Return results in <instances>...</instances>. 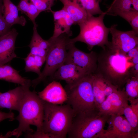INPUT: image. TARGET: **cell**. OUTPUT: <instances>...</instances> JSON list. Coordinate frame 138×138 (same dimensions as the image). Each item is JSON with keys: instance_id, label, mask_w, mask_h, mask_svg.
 I'll return each mask as SVG.
<instances>
[{"instance_id": "obj_1", "label": "cell", "mask_w": 138, "mask_h": 138, "mask_svg": "<svg viewBox=\"0 0 138 138\" xmlns=\"http://www.w3.org/2000/svg\"><path fill=\"white\" fill-rule=\"evenodd\" d=\"M134 65L127 54L106 47L98 54L95 73L121 89L131 76L130 70Z\"/></svg>"}, {"instance_id": "obj_2", "label": "cell", "mask_w": 138, "mask_h": 138, "mask_svg": "<svg viewBox=\"0 0 138 138\" xmlns=\"http://www.w3.org/2000/svg\"><path fill=\"white\" fill-rule=\"evenodd\" d=\"M44 104V101L39 97L37 93L34 90L31 91L29 90L18 111L19 115L14 119L19 121L18 127L8 132L4 137L15 136L18 138L24 133L26 134L33 133L34 131L30 128L31 125L37 127L36 131L43 132Z\"/></svg>"}, {"instance_id": "obj_3", "label": "cell", "mask_w": 138, "mask_h": 138, "mask_svg": "<svg viewBox=\"0 0 138 138\" xmlns=\"http://www.w3.org/2000/svg\"><path fill=\"white\" fill-rule=\"evenodd\" d=\"M44 101L43 132L51 138H65L75 113L67 103L60 105Z\"/></svg>"}, {"instance_id": "obj_4", "label": "cell", "mask_w": 138, "mask_h": 138, "mask_svg": "<svg viewBox=\"0 0 138 138\" xmlns=\"http://www.w3.org/2000/svg\"><path fill=\"white\" fill-rule=\"evenodd\" d=\"M110 116L101 113L97 107L77 113L74 117L67 137L99 138Z\"/></svg>"}, {"instance_id": "obj_5", "label": "cell", "mask_w": 138, "mask_h": 138, "mask_svg": "<svg viewBox=\"0 0 138 138\" xmlns=\"http://www.w3.org/2000/svg\"><path fill=\"white\" fill-rule=\"evenodd\" d=\"M106 15L104 12L98 17L88 16L85 20L78 24L80 29L79 34L74 38H69L68 43L75 44L77 42H84L87 45L89 51L96 46L102 49L108 46L110 42L108 39L109 28L106 27L103 22Z\"/></svg>"}, {"instance_id": "obj_6", "label": "cell", "mask_w": 138, "mask_h": 138, "mask_svg": "<svg viewBox=\"0 0 138 138\" xmlns=\"http://www.w3.org/2000/svg\"><path fill=\"white\" fill-rule=\"evenodd\" d=\"M92 74L84 76L65 86L67 98L66 102L75 114L97 107L93 91Z\"/></svg>"}, {"instance_id": "obj_7", "label": "cell", "mask_w": 138, "mask_h": 138, "mask_svg": "<svg viewBox=\"0 0 138 138\" xmlns=\"http://www.w3.org/2000/svg\"><path fill=\"white\" fill-rule=\"evenodd\" d=\"M70 36L63 33L48 40L50 46L46 57L45 65L40 74L31 81V86L33 88L48 77L50 78L63 63L67 54V42Z\"/></svg>"}, {"instance_id": "obj_8", "label": "cell", "mask_w": 138, "mask_h": 138, "mask_svg": "<svg viewBox=\"0 0 138 138\" xmlns=\"http://www.w3.org/2000/svg\"><path fill=\"white\" fill-rule=\"evenodd\" d=\"M67 52L63 63H71L75 65L87 75L94 74L97 67L98 54L91 51L84 52L77 48L74 44L67 43Z\"/></svg>"}, {"instance_id": "obj_9", "label": "cell", "mask_w": 138, "mask_h": 138, "mask_svg": "<svg viewBox=\"0 0 138 138\" xmlns=\"http://www.w3.org/2000/svg\"><path fill=\"white\" fill-rule=\"evenodd\" d=\"M107 123L109 127L104 130L99 138H138V132L133 129L122 115L111 116Z\"/></svg>"}, {"instance_id": "obj_10", "label": "cell", "mask_w": 138, "mask_h": 138, "mask_svg": "<svg viewBox=\"0 0 138 138\" xmlns=\"http://www.w3.org/2000/svg\"><path fill=\"white\" fill-rule=\"evenodd\" d=\"M114 24L109 28L112 40L108 47L127 54L131 49L138 45V35L132 30L122 31L118 30Z\"/></svg>"}, {"instance_id": "obj_11", "label": "cell", "mask_w": 138, "mask_h": 138, "mask_svg": "<svg viewBox=\"0 0 138 138\" xmlns=\"http://www.w3.org/2000/svg\"><path fill=\"white\" fill-rule=\"evenodd\" d=\"M31 83L20 85L7 92L0 94V108H6L10 111H18Z\"/></svg>"}, {"instance_id": "obj_12", "label": "cell", "mask_w": 138, "mask_h": 138, "mask_svg": "<svg viewBox=\"0 0 138 138\" xmlns=\"http://www.w3.org/2000/svg\"><path fill=\"white\" fill-rule=\"evenodd\" d=\"M37 93L42 100L53 104H63L67 100V96L64 88L56 81H52L43 90Z\"/></svg>"}, {"instance_id": "obj_13", "label": "cell", "mask_w": 138, "mask_h": 138, "mask_svg": "<svg viewBox=\"0 0 138 138\" xmlns=\"http://www.w3.org/2000/svg\"><path fill=\"white\" fill-rule=\"evenodd\" d=\"M18 33L13 28L0 38V65L7 64L17 57L15 44Z\"/></svg>"}, {"instance_id": "obj_14", "label": "cell", "mask_w": 138, "mask_h": 138, "mask_svg": "<svg viewBox=\"0 0 138 138\" xmlns=\"http://www.w3.org/2000/svg\"><path fill=\"white\" fill-rule=\"evenodd\" d=\"M87 75H89L73 64L63 63L50 78L52 81L64 80L67 84H69Z\"/></svg>"}, {"instance_id": "obj_15", "label": "cell", "mask_w": 138, "mask_h": 138, "mask_svg": "<svg viewBox=\"0 0 138 138\" xmlns=\"http://www.w3.org/2000/svg\"><path fill=\"white\" fill-rule=\"evenodd\" d=\"M50 12L53 14L54 24L53 34L51 38H56L63 33L71 36L72 33L71 28L74 23L68 13L63 8L58 11L51 10Z\"/></svg>"}, {"instance_id": "obj_16", "label": "cell", "mask_w": 138, "mask_h": 138, "mask_svg": "<svg viewBox=\"0 0 138 138\" xmlns=\"http://www.w3.org/2000/svg\"><path fill=\"white\" fill-rule=\"evenodd\" d=\"M3 1V9L2 16L6 22L12 26L16 24L24 26L27 21L24 16H19L17 6L10 0Z\"/></svg>"}, {"instance_id": "obj_17", "label": "cell", "mask_w": 138, "mask_h": 138, "mask_svg": "<svg viewBox=\"0 0 138 138\" xmlns=\"http://www.w3.org/2000/svg\"><path fill=\"white\" fill-rule=\"evenodd\" d=\"M38 25L33 26V33L28 46L30 48V53L46 58L49 50L50 43L48 40L43 39L37 30Z\"/></svg>"}, {"instance_id": "obj_18", "label": "cell", "mask_w": 138, "mask_h": 138, "mask_svg": "<svg viewBox=\"0 0 138 138\" xmlns=\"http://www.w3.org/2000/svg\"><path fill=\"white\" fill-rule=\"evenodd\" d=\"M106 99L111 107L112 115H123L124 109L129 105L128 98L123 90L118 89L107 97Z\"/></svg>"}, {"instance_id": "obj_19", "label": "cell", "mask_w": 138, "mask_h": 138, "mask_svg": "<svg viewBox=\"0 0 138 138\" xmlns=\"http://www.w3.org/2000/svg\"><path fill=\"white\" fill-rule=\"evenodd\" d=\"M63 4V8L69 14L74 24H78L85 20L88 16L75 0H59Z\"/></svg>"}, {"instance_id": "obj_20", "label": "cell", "mask_w": 138, "mask_h": 138, "mask_svg": "<svg viewBox=\"0 0 138 138\" xmlns=\"http://www.w3.org/2000/svg\"><path fill=\"white\" fill-rule=\"evenodd\" d=\"M17 71L9 65H0V79L20 85H25L31 83V81L22 77Z\"/></svg>"}, {"instance_id": "obj_21", "label": "cell", "mask_w": 138, "mask_h": 138, "mask_svg": "<svg viewBox=\"0 0 138 138\" xmlns=\"http://www.w3.org/2000/svg\"><path fill=\"white\" fill-rule=\"evenodd\" d=\"M92 78L93 89L95 105L98 108L106 98L104 92L109 82L95 73L92 74Z\"/></svg>"}, {"instance_id": "obj_22", "label": "cell", "mask_w": 138, "mask_h": 138, "mask_svg": "<svg viewBox=\"0 0 138 138\" xmlns=\"http://www.w3.org/2000/svg\"><path fill=\"white\" fill-rule=\"evenodd\" d=\"M106 14L115 16L118 12L131 10H138V0H113L107 7Z\"/></svg>"}, {"instance_id": "obj_23", "label": "cell", "mask_w": 138, "mask_h": 138, "mask_svg": "<svg viewBox=\"0 0 138 138\" xmlns=\"http://www.w3.org/2000/svg\"><path fill=\"white\" fill-rule=\"evenodd\" d=\"M131 104L124 109L123 114L133 129L136 132L138 130V98L130 101Z\"/></svg>"}, {"instance_id": "obj_24", "label": "cell", "mask_w": 138, "mask_h": 138, "mask_svg": "<svg viewBox=\"0 0 138 138\" xmlns=\"http://www.w3.org/2000/svg\"><path fill=\"white\" fill-rule=\"evenodd\" d=\"M45 58L29 53L24 59L25 64L24 69L26 72H34L39 75L41 73V68L45 62Z\"/></svg>"}, {"instance_id": "obj_25", "label": "cell", "mask_w": 138, "mask_h": 138, "mask_svg": "<svg viewBox=\"0 0 138 138\" xmlns=\"http://www.w3.org/2000/svg\"><path fill=\"white\" fill-rule=\"evenodd\" d=\"M17 6L19 11L26 15L32 21L33 26L37 25L35 19L40 12L31 0H20Z\"/></svg>"}, {"instance_id": "obj_26", "label": "cell", "mask_w": 138, "mask_h": 138, "mask_svg": "<svg viewBox=\"0 0 138 138\" xmlns=\"http://www.w3.org/2000/svg\"><path fill=\"white\" fill-rule=\"evenodd\" d=\"M86 13L88 16L100 15L104 13L101 9L99 3L102 0H75Z\"/></svg>"}, {"instance_id": "obj_27", "label": "cell", "mask_w": 138, "mask_h": 138, "mask_svg": "<svg viewBox=\"0 0 138 138\" xmlns=\"http://www.w3.org/2000/svg\"><path fill=\"white\" fill-rule=\"evenodd\" d=\"M122 89L127 96L128 101H130L138 98V76L130 77Z\"/></svg>"}, {"instance_id": "obj_28", "label": "cell", "mask_w": 138, "mask_h": 138, "mask_svg": "<svg viewBox=\"0 0 138 138\" xmlns=\"http://www.w3.org/2000/svg\"><path fill=\"white\" fill-rule=\"evenodd\" d=\"M116 16H119L126 20L131 26L132 30L138 35V11L131 10L120 12L117 13Z\"/></svg>"}, {"instance_id": "obj_29", "label": "cell", "mask_w": 138, "mask_h": 138, "mask_svg": "<svg viewBox=\"0 0 138 138\" xmlns=\"http://www.w3.org/2000/svg\"><path fill=\"white\" fill-rule=\"evenodd\" d=\"M38 10L42 12L50 11L56 0H31Z\"/></svg>"}, {"instance_id": "obj_30", "label": "cell", "mask_w": 138, "mask_h": 138, "mask_svg": "<svg viewBox=\"0 0 138 138\" xmlns=\"http://www.w3.org/2000/svg\"><path fill=\"white\" fill-rule=\"evenodd\" d=\"M12 26L5 21L2 15L0 16V38L11 29Z\"/></svg>"}, {"instance_id": "obj_31", "label": "cell", "mask_w": 138, "mask_h": 138, "mask_svg": "<svg viewBox=\"0 0 138 138\" xmlns=\"http://www.w3.org/2000/svg\"><path fill=\"white\" fill-rule=\"evenodd\" d=\"M14 114L11 111L8 113L0 111V122L6 119H9L10 120H14Z\"/></svg>"}, {"instance_id": "obj_32", "label": "cell", "mask_w": 138, "mask_h": 138, "mask_svg": "<svg viewBox=\"0 0 138 138\" xmlns=\"http://www.w3.org/2000/svg\"><path fill=\"white\" fill-rule=\"evenodd\" d=\"M138 55V45L130 50L127 53V56L131 59Z\"/></svg>"}, {"instance_id": "obj_33", "label": "cell", "mask_w": 138, "mask_h": 138, "mask_svg": "<svg viewBox=\"0 0 138 138\" xmlns=\"http://www.w3.org/2000/svg\"><path fill=\"white\" fill-rule=\"evenodd\" d=\"M131 76H138V63L134 64L130 70Z\"/></svg>"}, {"instance_id": "obj_34", "label": "cell", "mask_w": 138, "mask_h": 138, "mask_svg": "<svg viewBox=\"0 0 138 138\" xmlns=\"http://www.w3.org/2000/svg\"><path fill=\"white\" fill-rule=\"evenodd\" d=\"M131 62L134 64L138 63V55L131 59Z\"/></svg>"}, {"instance_id": "obj_35", "label": "cell", "mask_w": 138, "mask_h": 138, "mask_svg": "<svg viewBox=\"0 0 138 138\" xmlns=\"http://www.w3.org/2000/svg\"><path fill=\"white\" fill-rule=\"evenodd\" d=\"M3 9V0H0V16L2 15Z\"/></svg>"}, {"instance_id": "obj_36", "label": "cell", "mask_w": 138, "mask_h": 138, "mask_svg": "<svg viewBox=\"0 0 138 138\" xmlns=\"http://www.w3.org/2000/svg\"><path fill=\"white\" fill-rule=\"evenodd\" d=\"M107 0H104V1H107Z\"/></svg>"}, {"instance_id": "obj_37", "label": "cell", "mask_w": 138, "mask_h": 138, "mask_svg": "<svg viewBox=\"0 0 138 138\" xmlns=\"http://www.w3.org/2000/svg\"><path fill=\"white\" fill-rule=\"evenodd\" d=\"M1 93V92H0V94Z\"/></svg>"}]
</instances>
